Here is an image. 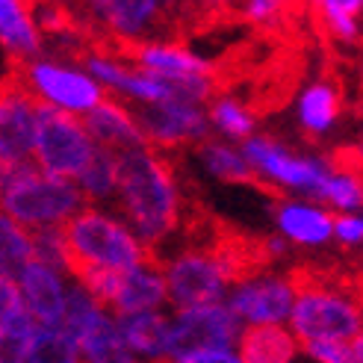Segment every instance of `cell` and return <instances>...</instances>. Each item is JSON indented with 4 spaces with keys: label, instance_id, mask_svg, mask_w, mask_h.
<instances>
[{
    "label": "cell",
    "instance_id": "cell-13",
    "mask_svg": "<svg viewBox=\"0 0 363 363\" xmlns=\"http://www.w3.org/2000/svg\"><path fill=\"white\" fill-rule=\"evenodd\" d=\"M35 101L12 71L0 77V166L30 162L33 130H35Z\"/></svg>",
    "mask_w": 363,
    "mask_h": 363
},
{
    "label": "cell",
    "instance_id": "cell-14",
    "mask_svg": "<svg viewBox=\"0 0 363 363\" xmlns=\"http://www.w3.org/2000/svg\"><path fill=\"white\" fill-rule=\"evenodd\" d=\"M68 275L50 269L39 260H30L24 272L15 278L18 293L27 307V313L33 316L35 325H62L65 319V298H68Z\"/></svg>",
    "mask_w": 363,
    "mask_h": 363
},
{
    "label": "cell",
    "instance_id": "cell-19",
    "mask_svg": "<svg viewBox=\"0 0 363 363\" xmlns=\"http://www.w3.org/2000/svg\"><path fill=\"white\" fill-rule=\"evenodd\" d=\"M237 354L242 363H293L301 349L286 325H254V328H242Z\"/></svg>",
    "mask_w": 363,
    "mask_h": 363
},
{
    "label": "cell",
    "instance_id": "cell-4",
    "mask_svg": "<svg viewBox=\"0 0 363 363\" xmlns=\"http://www.w3.org/2000/svg\"><path fill=\"white\" fill-rule=\"evenodd\" d=\"M83 204L86 201L74 180L53 177L33 160L9 166L4 186H0V210L27 230L62 228Z\"/></svg>",
    "mask_w": 363,
    "mask_h": 363
},
{
    "label": "cell",
    "instance_id": "cell-1",
    "mask_svg": "<svg viewBox=\"0 0 363 363\" xmlns=\"http://www.w3.org/2000/svg\"><path fill=\"white\" fill-rule=\"evenodd\" d=\"M113 210L151 254L177 237L180 225L186 222L184 192L166 151L136 145L118 154V186Z\"/></svg>",
    "mask_w": 363,
    "mask_h": 363
},
{
    "label": "cell",
    "instance_id": "cell-24",
    "mask_svg": "<svg viewBox=\"0 0 363 363\" xmlns=\"http://www.w3.org/2000/svg\"><path fill=\"white\" fill-rule=\"evenodd\" d=\"M195 151H198L201 166L213 177L225 180V184H254V186H257V177H254L251 166L245 162L242 148H237L233 142L207 136V139H201V142L195 145Z\"/></svg>",
    "mask_w": 363,
    "mask_h": 363
},
{
    "label": "cell",
    "instance_id": "cell-17",
    "mask_svg": "<svg viewBox=\"0 0 363 363\" xmlns=\"http://www.w3.org/2000/svg\"><path fill=\"white\" fill-rule=\"evenodd\" d=\"M169 307L166 301V281L157 260H148L136 269H127L118 275V289L110 304L113 316L124 313H142V311H162Z\"/></svg>",
    "mask_w": 363,
    "mask_h": 363
},
{
    "label": "cell",
    "instance_id": "cell-2",
    "mask_svg": "<svg viewBox=\"0 0 363 363\" xmlns=\"http://www.w3.org/2000/svg\"><path fill=\"white\" fill-rule=\"evenodd\" d=\"M289 278L296 284V301L286 328L298 346L316 340H354L363 334L357 278L322 266H296L289 269Z\"/></svg>",
    "mask_w": 363,
    "mask_h": 363
},
{
    "label": "cell",
    "instance_id": "cell-9",
    "mask_svg": "<svg viewBox=\"0 0 363 363\" xmlns=\"http://www.w3.org/2000/svg\"><path fill=\"white\" fill-rule=\"evenodd\" d=\"M296 301V284L293 278L281 275V272H257L237 284H230L225 307L237 316L242 328H254V325H286L289 313H293Z\"/></svg>",
    "mask_w": 363,
    "mask_h": 363
},
{
    "label": "cell",
    "instance_id": "cell-35",
    "mask_svg": "<svg viewBox=\"0 0 363 363\" xmlns=\"http://www.w3.org/2000/svg\"><path fill=\"white\" fill-rule=\"evenodd\" d=\"M166 363H242L237 349H207V352H192L184 357H174Z\"/></svg>",
    "mask_w": 363,
    "mask_h": 363
},
{
    "label": "cell",
    "instance_id": "cell-32",
    "mask_svg": "<svg viewBox=\"0 0 363 363\" xmlns=\"http://www.w3.org/2000/svg\"><path fill=\"white\" fill-rule=\"evenodd\" d=\"M286 0H242L240 15L254 27H275L286 18Z\"/></svg>",
    "mask_w": 363,
    "mask_h": 363
},
{
    "label": "cell",
    "instance_id": "cell-7",
    "mask_svg": "<svg viewBox=\"0 0 363 363\" xmlns=\"http://www.w3.org/2000/svg\"><path fill=\"white\" fill-rule=\"evenodd\" d=\"M12 74L21 80V86L39 104L50 106V110L68 113V116H77V118L92 113L106 98L101 83L95 77H89L83 65H74V62L33 57V60L15 62Z\"/></svg>",
    "mask_w": 363,
    "mask_h": 363
},
{
    "label": "cell",
    "instance_id": "cell-26",
    "mask_svg": "<svg viewBox=\"0 0 363 363\" xmlns=\"http://www.w3.org/2000/svg\"><path fill=\"white\" fill-rule=\"evenodd\" d=\"M33 260V230L0 210V278L15 281Z\"/></svg>",
    "mask_w": 363,
    "mask_h": 363
},
{
    "label": "cell",
    "instance_id": "cell-27",
    "mask_svg": "<svg viewBox=\"0 0 363 363\" xmlns=\"http://www.w3.org/2000/svg\"><path fill=\"white\" fill-rule=\"evenodd\" d=\"M27 363H80V349L62 325H35L27 346Z\"/></svg>",
    "mask_w": 363,
    "mask_h": 363
},
{
    "label": "cell",
    "instance_id": "cell-11",
    "mask_svg": "<svg viewBox=\"0 0 363 363\" xmlns=\"http://www.w3.org/2000/svg\"><path fill=\"white\" fill-rule=\"evenodd\" d=\"M130 110L136 116L145 142L157 151H174V148H184V145H198L213 133L204 104L166 101L151 106H130Z\"/></svg>",
    "mask_w": 363,
    "mask_h": 363
},
{
    "label": "cell",
    "instance_id": "cell-25",
    "mask_svg": "<svg viewBox=\"0 0 363 363\" xmlns=\"http://www.w3.org/2000/svg\"><path fill=\"white\" fill-rule=\"evenodd\" d=\"M207 121H210V130H216L233 145L254 136V127H257L254 110L233 95H213L207 101Z\"/></svg>",
    "mask_w": 363,
    "mask_h": 363
},
{
    "label": "cell",
    "instance_id": "cell-22",
    "mask_svg": "<svg viewBox=\"0 0 363 363\" xmlns=\"http://www.w3.org/2000/svg\"><path fill=\"white\" fill-rule=\"evenodd\" d=\"M80 349V363H142L130 349L124 346L113 313H104L92 328L74 337Z\"/></svg>",
    "mask_w": 363,
    "mask_h": 363
},
{
    "label": "cell",
    "instance_id": "cell-38",
    "mask_svg": "<svg viewBox=\"0 0 363 363\" xmlns=\"http://www.w3.org/2000/svg\"><path fill=\"white\" fill-rule=\"evenodd\" d=\"M293 363H313V360H307V357H304V354H298V357H296V360H293Z\"/></svg>",
    "mask_w": 363,
    "mask_h": 363
},
{
    "label": "cell",
    "instance_id": "cell-5",
    "mask_svg": "<svg viewBox=\"0 0 363 363\" xmlns=\"http://www.w3.org/2000/svg\"><path fill=\"white\" fill-rule=\"evenodd\" d=\"M213 230L216 225L210 222L207 240H192L154 257L160 263L162 281H166V301L172 311L225 301L230 281L213 251Z\"/></svg>",
    "mask_w": 363,
    "mask_h": 363
},
{
    "label": "cell",
    "instance_id": "cell-21",
    "mask_svg": "<svg viewBox=\"0 0 363 363\" xmlns=\"http://www.w3.org/2000/svg\"><path fill=\"white\" fill-rule=\"evenodd\" d=\"M342 116V92L334 80H316L298 98V124L307 136H325Z\"/></svg>",
    "mask_w": 363,
    "mask_h": 363
},
{
    "label": "cell",
    "instance_id": "cell-31",
    "mask_svg": "<svg viewBox=\"0 0 363 363\" xmlns=\"http://www.w3.org/2000/svg\"><path fill=\"white\" fill-rule=\"evenodd\" d=\"M33 260H39L50 269L62 272V275H68V251H65L62 228L33 230Z\"/></svg>",
    "mask_w": 363,
    "mask_h": 363
},
{
    "label": "cell",
    "instance_id": "cell-10",
    "mask_svg": "<svg viewBox=\"0 0 363 363\" xmlns=\"http://www.w3.org/2000/svg\"><path fill=\"white\" fill-rule=\"evenodd\" d=\"M240 334H242V325L225 307V301L174 311L169 316L166 360L184 357L192 352H207V349H237Z\"/></svg>",
    "mask_w": 363,
    "mask_h": 363
},
{
    "label": "cell",
    "instance_id": "cell-12",
    "mask_svg": "<svg viewBox=\"0 0 363 363\" xmlns=\"http://www.w3.org/2000/svg\"><path fill=\"white\" fill-rule=\"evenodd\" d=\"M116 53L127 62H133L142 71H151V74H160L172 83H184V86H195L204 89V92H213L219 89L216 83V71L213 65L201 57V53L189 50L180 42H139V45H127V48H116Z\"/></svg>",
    "mask_w": 363,
    "mask_h": 363
},
{
    "label": "cell",
    "instance_id": "cell-29",
    "mask_svg": "<svg viewBox=\"0 0 363 363\" xmlns=\"http://www.w3.org/2000/svg\"><path fill=\"white\" fill-rule=\"evenodd\" d=\"M35 322L18 293V284L0 278V334H33Z\"/></svg>",
    "mask_w": 363,
    "mask_h": 363
},
{
    "label": "cell",
    "instance_id": "cell-20",
    "mask_svg": "<svg viewBox=\"0 0 363 363\" xmlns=\"http://www.w3.org/2000/svg\"><path fill=\"white\" fill-rule=\"evenodd\" d=\"M0 45L12 53L15 62L42 53V33L27 0H0Z\"/></svg>",
    "mask_w": 363,
    "mask_h": 363
},
{
    "label": "cell",
    "instance_id": "cell-6",
    "mask_svg": "<svg viewBox=\"0 0 363 363\" xmlns=\"http://www.w3.org/2000/svg\"><path fill=\"white\" fill-rule=\"evenodd\" d=\"M242 157L251 166L257 184H269L275 189L298 192L304 201L319 204V192L325 177L331 174V160L316 154H298L275 136L254 133L242 142Z\"/></svg>",
    "mask_w": 363,
    "mask_h": 363
},
{
    "label": "cell",
    "instance_id": "cell-28",
    "mask_svg": "<svg viewBox=\"0 0 363 363\" xmlns=\"http://www.w3.org/2000/svg\"><path fill=\"white\" fill-rule=\"evenodd\" d=\"M322 30L334 42L354 45L360 39V6L363 0H313Z\"/></svg>",
    "mask_w": 363,
    "mask_h": 363
},
{
    "label": "cell",
    "instance_id": "cell-8",
    "mask_svg": "<svg viewBox=\"0 0 363 363\" xmlns=\"http://www.w3.org/2000/svg\"><path fill=\"white\" fill-rule=\"evenodd\" d=\"M98 151L95 139L89 136L83 118L68 116L60 110L39 104L35 110V130H33V154L30 160L42 172L53 177L74 180L86 162Z\"/></svg>",
    "mask_w": 363,
    "mask_h": 363
},
{
    "label": "cell",
    "instance_id": "cell-16",
    "mask_svg": "<svg viewBox=\"0 0 363 363\" xmlns=\"http://www.w3.org/2000/svg\"><path fill=\"white\" fill-rule=\"evenodd\" d=\"M83 124H86L89 136L95 139L98 148H110L116 154H121L127 148H136V145H148L139 130V124H136L133 110L110 95H106L92 113L83 116Z\"/></svg>",
    "mask_w": 363,
    "mask_h": 363
},
{
    "label": "cell",
    "instance_id": "cell-30",
    "mask_svg": "<svg viewBox=\"0 0 363 363\" xmlns=\"http://www.w3.org/2000/svg\"><path fill=\"white\" fill-rule=\"evenodd\" d=\"M301 354L313 363H363V337L301 342Z\"/></svg>",
    "mask_w": 363,
    "mask_h": 363
},
{
    "label": "cell",
    "instance_id": "cell-33",
    "mask_svg": "<svg viewBox=\"0 0 363 363\" xmlns=\"http://www.w3.org/2000/svg\"><path fill=\"white\" fill-rule=\"evenodd\" d=\"M331 240H337L342 248H357L363 240V219L357 213H337L331 225Z\"/></svg>",
    "mask_w": 363,
    "mask_h": 363
},
{
    "label": "cell",
    "instance_id": "cell-37",
    "mask_svg": "<svg viewBox=\"0 0 363 363\" xmlns=\"http://www.w3.org/2000/svg\"><path fill=\"white\" fill-rule=\"evenodd\" d=\"M289 6H307V4H313V0H286Z\"/></svg>",
    "mask_w": 363,
    "mask_h": 363
},
{
    "label": "cell",
    "instance_id": "cell-15",
    "mask_svg": "<svg viewBox=\"0 0 363 363\" xmlns=\"http://www.w3.org/2000/svg\"><path fill=\"white\" fill-rule=\"evenodd\" d=\"M275 225L284 242L319 248L331 242L334 213L316 201H301V198H284L275 207Z\"/></svg>",
    "mask_w": 363,
    "mask_h": 363
},
{
    "label": "cell",
    "instance_id": "cell-34",
    "mask_svg": "<svg viewBox=\"0 0 363 363\" xmlns=\"http://www.w3.org/2000/svg\"><path fill=\"white\" fill-rule=\"evenodd\" d=\"M33 334H0V363H27Z\"/></svg>",
    "mask_w": 363,
    "mask_h": 363
},
{
    "label": "cell",
    "instance_id": "cell-18",
    "mask_svg": "<svg viewBox=\"0 0 363 363\" xmlns=\"http://www.w3.org/2000/svg\"><path fill=\"white\" fill-rule=\"evenodd\" d=\"M116 325H118L124 346L142 363H166L169 313H162V311L124 313V316H116Z\"/></svg>",
    "mask_w": 363,
    "mask_h": 363
},
{
    "label": "cell",
    "instance_id": "cell-23",
    "mask_svg": "<svg viewBox=\"0 0 363 363\" xmlns=\"http://www.w3.org/2000/svg\"><path fill=\"white\" fill-rule=\"evenodd\" d=\"M74 186L80 189L86 204L113 207L118 186V154L110 148H98L86 162V169L74 177Z\"/></svg>",
    "mask_w": 363,
    "mask_h": 363
},
{
    "label": "cell",
    "instance_id": "cell-39",
    "mask_svg": "<svg viewBox=\"0 0 363 363\" xmlns=\"http://www.w3.org/2000/svg\"><path fill=\"white\" fill-rule=\"evenodd\" d=\"M27 4H33V0H27Z\"/></svg>",
    "mask_w": 363,
    "mask_h": 363
},
{
    "label": "cell",
    "instance_id": "cell-3",
    "mask_svg": "<svg viewBox=\"0 0 363 363\" xmlns=\"http://www.w3.org/2000/svg\"><path fill=\"white\" fill-rule=\"evenodd\" d=\"M62 237L68 251V275L80 269L127 272L154 260V254L139 242L113 207L83 204L62 225Z\"/></svg>",
    "mask_w": 363,
    "mask_h": 363
},
{
    "label": "cell",
    "instance_id": "cell-36",
    "mask_svg": "<svg viewBox=\"0 0 363 363\" xmlns=\"http://www.w3.org/2000/svg\"><path fill=\"white\" fill-rule=\"evenodd\" d=\"M57 4H62V6H65L71 15H74L83 27H89V18H92L95 0H57Z\"/></svg>",
    "mask_w": 363,
    "mask_h": 363
}]
</instances>
